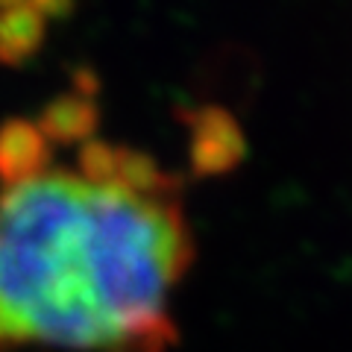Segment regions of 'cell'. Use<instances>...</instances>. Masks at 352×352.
I'll return each mask as SVG.
<instances>
[{"label":"cell","mask_w":352,"mask_h":352,"mask_svg":"<svg viewBox=\"0 0 352 352\" xmlns=\"http://www.w3.org/2000/svg\"><path fill=\"white\" fill-rule=\"evenodd\" d=\"M194 258L182 191L144 153L47 126L0 138V352H164Z\"/></svg>","instance_id":"cell-1"}]
</instances>
